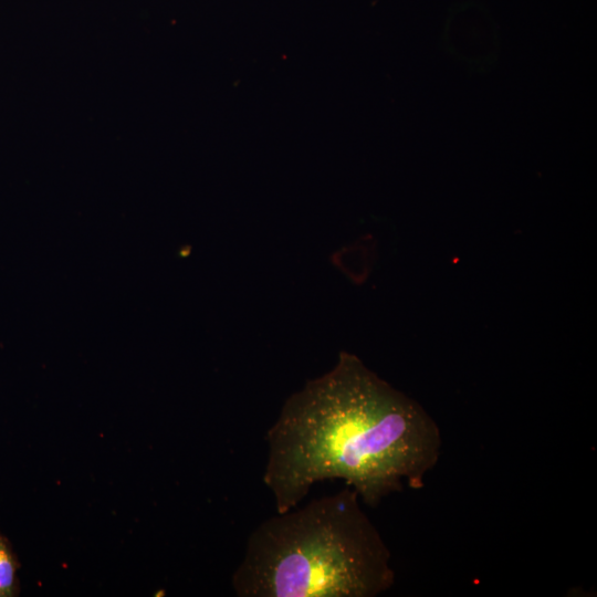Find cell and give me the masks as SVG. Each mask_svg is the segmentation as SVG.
<instances>
[{"label": "cell", "mask_w": 597, "mask_h": 597, "mask_svg": "<svg viewBox=\"0 0 597 597\" xmlns=\"http://www.w3.org/2000/svg\"><path fill=\"white\" fill-rule=\"evenodd\" d=\"M266 441L263 482L277 513L294 509L313 484L334 479L375 507L404 481L420 488L442 447L427 410L347 352L286 399Z\"/></svg>", "instance_id": "6da1fadb"}, {"label": "cell", "mask_w": 597, "mask_h": 597, "mask_svg": "<svg viewBox=\"0 0 597 597\" xmlns=\"http://www.w3.org/2000/svg\"><path fill=\"white\" fill-rule=\"evenodd\" d=\"M394 583L390 551L349 486L262 522L232 575L240 597H375Z\"/></svg>", "instance_id": "7a4b0ae2"}, {"label": "cell", "mask_w": 597, "mask_h": 597, "mask_svg": "<svg viewBox=\"0 0 597 597\" xmlns=\"http://www.w3.org/2000/svg\"><path fill=\"white\" fill-rule=\"evenodd\" d=\"M19 568L12 545L0 533V597H14L19 594Z\"/></svg>", "instance_id": "3957f363"}]
</instances>
